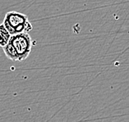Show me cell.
Returning <instances> with one entry per match:
<instances>
[{
	"label": "cell",
	"instance_id": "3",
	"mask_svg": "<svg viewBox=\"0 0 129 122\" xmlns=\"http://www.w3.org/2000/svg\"><path fill=\"white\" fill-rule=\"evenodd\" d=\"M10 38L11 34L8 33L4 24H0V47L4 48L7 45Z\"/></svg>",
	"mask_w": 129,
	"mask_h": 122
},
{
	"label": "cell",
	"instance_id": "1",
	"mask_svg": "<svg viewBox=\"0 0 129 122\" xmlns=\"http://www.w3.org/2000/svg\"><path fill=\"white\" fill-rule=\"evenodd\" d=\"M32 48V39L28 33L11 35L8 44L4 47L7 57L13 62H21L28 57Z\"/></svg>",
	"mask_w": 129,
	"mask_h": 122
},
{
	"label": "cell",
	"instance_id": "2",
	"mask_svg": "<svg viewBox=\"0 0 129 122\" xmlns=\"http://www.w3.org/2000/svg\"><path fill=\"white\" fill-rule=\"evenodd\" d=\"M3 24L11 35L28 33L32 30V25L27 16L17 12H8Z\"/></svg>",
	"mask_w": 129,
	"mask_h": 122
}]
</instances>
